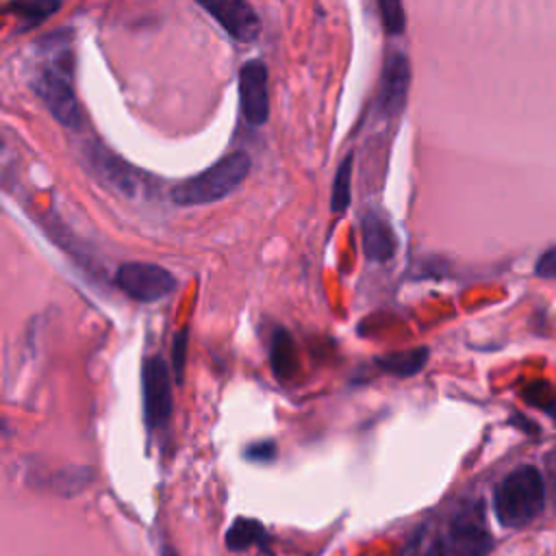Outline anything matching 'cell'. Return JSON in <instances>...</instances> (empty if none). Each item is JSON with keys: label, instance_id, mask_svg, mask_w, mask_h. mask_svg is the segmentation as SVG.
Masks as SVG:
<instances>
[{"label": "cell", "instance_id": "obj_1", "mask_svg": "<svg viewBox=\"0 0 556 556\" xmlns=\"http://www.w3.org/2000/svg\"><path fill=\"white\" fill-rule=\"evenodd\" d=\"M545 504V482L536 467L521 465L506 473L493 493L495 517L504 528H523Z\"/></svg>", "mask_w": 556, "mask_h": 556}, {"label": "cell", "instance_id": "obj_2", "mask_svg": "<svg viewBox=\"0 0 556 556\" xmlns=\"http://www.w3.org/2000/svg\"><path fill=\"white\" fill-rule=\"evenodd\" d=\"M252 161L245 152H230L215 161L211 167L200 172L198 176L180 180L169 198L178 206H200L213 204L226 195H230L250 174Z\"/></svg>", "mask_w": 556, "mask_h": 556}, {"label": "cell", "instance_id": "obj_3", "mask_svg": "<svg viewBox=\"0 0 556 556\" xmlns=\"http://www.w3.org/2000/svg\"><path fill=\"white\" fill-rule=\"evenodd\" d=\"M48 61L37 70L33 78V91L41 98L48 111L63 126L76 128L83 122V113L72 85V52L70 48H48Z\"/></svg>", "mask_w": 556, "mask_h": 556}, {"label": "cell", "instance_id": "obj_4", "mask_svg": "<svg viewBox=\"0 0 556 556\" xmlns=\"http://www.w3.org/2000/svg\"><path fill=\"white\" fill-rule=\"evenodd\" d=\"M493 539L489 534L480 502L460 506L432 539L428 556H486Z\"/></svg>", "mask_w": 556, "mask_h": 556}, {"label": "cell", "instance_id": "obj_5", "mask_svg": "<svg viewBox=\"0 0 556 556\" xmlns=\"http://www.w3.org/2000/svg\"><path fill=\"white\" fill-rule=\"evenodd\" d=\"M113 282L119 291L137 302H156L176 289V278L172 271L156 263L128 261L115 269Z\"/></svg>", "mask_w": 556, "mask_h": 556}, {"label": "cell", "instance_id": "obj_6", "mask_svg": "<svg viewBox=\"0 0 556 556\" xmlns=\"http://www.w3.org/2000/svg\"><path fill=\"white\" fill-rule=\"evenodd\" d=\"M141 395L143 417L148 428H163L174 410L172 376L161 356H148L141 365Z\"/></svg>", "mask_w": 556, "mask_h": 556}, {"label": "cell", "instance_id": "obj_7", "mask_svg": "<svg viewBox=\"0 0 556 556\" xmlns=\"http://www.w3.org/2000/svg\"><path fill=\"white\" fill-rule=\"evenodd\" d=\"M239 104L250 126H263L269 117L267 67L261 59H250L239 70Z\"/></svg>", "mask_w": 556, "mask_h": 556}, {"label": "cell", "instance_id": "obj_8", "mask_svg": "<svg viewBox=\"0 0 556 556\" xmlns=\"http://www.w3.org/2000/svg\"><path fill=\"white\" fill-rule=\"evenodd\" d=\"M235 41L250 43L261 33V17L252 4L243 0H219V2H198Z\"/></svg>", "mask_w": 556, "mask_h": 556}, {"label": "cell", "instance_id": "obj_9", "mask_svg": "<svg viewBox=\"0 0 556 556\" xmlns=\"http://www.w3.org/2000/svg\"><path fill=\"white\" fill-rule=\"evenodd\" d=\"M410 85V63L406 54L391 52L384 59L380 74V91H378V109L387 117H395L402 113Z\"/></svg>", "mask_w": 556, "mask_h": 556}, {"label": "cell", "instance_id": "obj_10", "mask_svg": "<svg viewBox=\"0 0 556 556\" xmlns=\"http://www.w3.org/2000/svg\"><path fill=\"white\" fill-rule=\"evenodd\" d=\"M361 243L365 258L371 263H387L397 250V237L391 224L378 211H369L363 215Z\"/></svg>", "mask_w": 556, "mask_h": 556}, {"label": "cell", "instance_id": "obj_11", "mask_svg": "<svg viewBox=\"0 0 556 556\" xmlns=\"http://www.w3.org/2000/svg\"><path fill=\"white\" fill-rule=\"evenodd\" d=\"M85 156L91 165V169L111 187L119 189L122 193H135L137 191V172H132L124 161L115 159L100 146L85 148Z\"/></svg>", "mask_w": 556, "mask_h": 556}, {"label": "cell", "instance_id": "obj_12", "mask_svg": "<svg viewBox=\"0 0 556 556\" xmlns=\"http://www.w3.org/2000/svg\"><path fill=\"white\" fill-rule=\"evenodd\" d=\"M428 356H430L428 348H410V350L378 356L376 365L395 378H410L426 367Z\"/></svg>", "mask_w": 556, "mask_h": 556}, {"label": "cell", "instance_id": "obj_13", "mask_svg": "<svg viewBox=\"0 0 556 556\" xmlns=\"http://www.w3.org/2000/svg\"><path fill=\"white\" fill-rule=\"evenodd\" d=\"M269 358L274 374L282 380L291 378L295 371V348L293 339L285 328H276L271 334V345H269Z\"/></svg>", "mask_w": 556, "mask_h": 556}, {"label": "cell", "instance_id": "obj_14", "mask_svg": "<svg viewBox=\"0 0 556 556\" xmlns=\"http://www.w3.org/2000/svg\"><path fill=\"white\" fill-rule=\"evenodd\" d=\"M352 165H354V156L352 152L343 156V161L339 163L334 178H332V193H330V208L332 213H343L352 200L350 193V182H352Z\"/></svg>", "mask_w": 556, "mask_h": 556}, {"label": "cell", "instance_id": "obj_15", "mask_svg": "<svg viewBox=\"0 0 556 556\" xmlns=\"http://www.w3.org/2000/svg\"><path fill=\"white\" fill-rule=\"evenodd\" d=\"M263 539H265V528L254 519H237L226 534V543L232 549H245L250 545L261 543Z\"/></svg>", "mask_w": 556, "mask_h": 556}, {"label": "cell", "instance_id": "obj_16", "mask_svg": "<svg viewBox=\"0 0 556 556\" xmlns=\"http://www.w3.org/2000/svg\"><path fill=\"white\" fill-rule=\"evenodd\" d=\"M59 7H61L59 2H26V4L11 2V4H7V11H13L17 17L26 20L28 26H33V24H39L46 17H50L54 11H59Z\"/></svg>", "mask_w": 556, "mask_h": 556}, {"label": "cell", "instance_id": "obj_17", "mask_svg": "<svg viewBox=\"0 0 556 556\" xmlns=\"http://www.w3.org/2000/svg\"><path fill=\"white\" fill-rule=\"evenodd\" d=\"M380 17H382V26L389 35H402L404 26H406V17H404V7L397 0H380L378 4Z\"/></svg>", "mask_w": 556, "mask_h": 556}, {"label": "cell", "instance_id": "obj_18", "mask_svg": "<svg viewBox=\"0 0 556 556\" xmlns=\"http://www.w3.org/2000/svg\"><path fill=\"white\" fill-rule=\"evenodd\" d=\"M187 343H189V328H180L172 339V369L176 376V382H182V371L187 363Z\"/></svg>", "mask_w": 556, "mask_h": 556}, {"label": "cell", "instance_id": "obj_19", "mask_svg": "<svg viewBox=\"0 0 556 556\" xmlns=\"http://www.w3.org/2000/svg\"><path fill=\"white\" fill-rule=\"evenodd\" d=\"M536 274L543 278H552L556 280V245L549 248L547 252H543L536 261Z\"/></svg>", "mask_w": 556, "mask_h": 556}, {"label": "cell", "instance_id": "obj_20", "mask_svg": "<svg viewBox=\"0 0 556 556\" xmlns=\"http://www.w3.org/2000/svg\"><path fill=\"white\" fill-rule=\"evenodd\" d=\"M274 454H276V445H274V441H261V443H254V445H250L248 450H245V456L250 458V460H271L274 458Z\"/></svg>", "mask_w": 556, "mask_h": 556}, {"label": "cell", "instance_id": "obj_21", "mask_svg": "<svg viewBox=\"0 0 556 556\" xmlns=\"http://www.w3.org/2000/svg\"><path fill=\"white\" fill-rule=\"evenodd\" d=\"M545 463H547V473H549V480H552V484H554V489H556V450L545 458Z\"/></svg>", "mask_w": 556, "mask_h": 556}]
</instances>
